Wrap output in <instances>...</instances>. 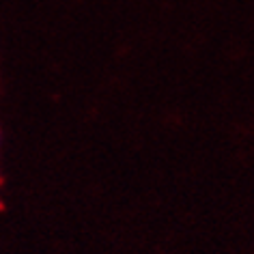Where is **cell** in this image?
Segmentation results:
<instances>
[]
</instances>
